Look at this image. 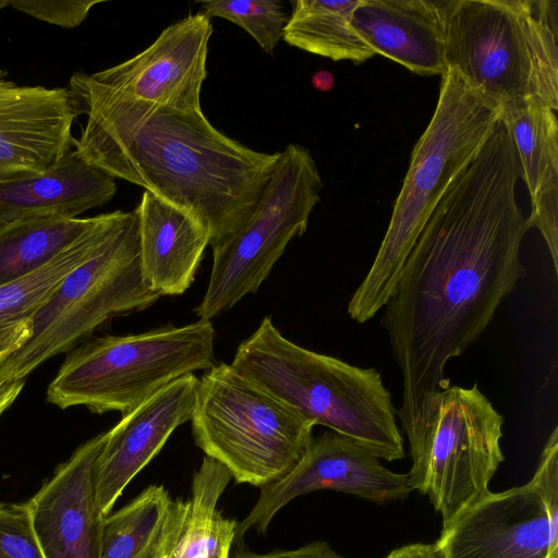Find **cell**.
Wrapping results in <instances>:
<instances>
[{
  "instance_id": "cell-1",
  "label": "cell",
  "mask_w": 558,
  "mask_h": 558,
  "mask_svg": "<svg viewBox=\"0 0 558 558\" xmlns=\"http://www.w3.org/2000/svg\"><path fill=\"white\" fill-rule=\"evenodd\" d=\"M521 175L501 119L450 183L413 245L380 319L402 375L405 433L423 402L447 388L446 365L483 333L525 277L531 228L515 197Z\"/></svg>"
},
{
  "instance_id": "cell-2",
  "label": "cell",
  "mask_w": 558,
  "mask_h": 558,
  "mask_svg": "<svg viewBox=\"0 0 558 558\" xmlns=\"http://www.w3.org/2000/svg\"><path fill=\"white\" fill-rule=\"evenodd\" d=\"M69 92L77 113L86 116L72 148L112 178L191 213L211 247L246 221L279 157L227 136L202 109L122 101L90 87L77 72Z\"/></svg>"
},
{
  "instance_id": "cell-3",
  "label": "cell",
  "mask_w": 558,
  "mask_h": 558,
  "mask_svg": "<svg viewBox=\"0 0 558 558\" xmlns=\"http://www.w3.org/2000/svg\"><path fill=\"white\" fill-rule=\"evenodd\" d=\"M231 366L314 426L351 438L378 459L404 458L397 410L376 368L307 350L269 316L240 343Z\"/></svg>"
},
{
  "instance_id": "cell-4",
  "label": "cell",
  "mask_w": 558,
  "mask_h": 558,
  "mask_svg": "<svg viewBox=\"0 0 558 558\" xmlns=\"http://www.w3.org/2000/svg\"><path fill=\"white\" fill-rule=\"evenodd\" d=\"M501 116V107L458 75H441L434 114L412 153L403 185L375 259L348 303L363 324L384 308L403 265L450 183L478 153Z\"/></svg>"
},
{
  "instance_id": "cell-5",
  "label": "cell",
  "mask_w": 558,
  "mask_h": 558,
  "mask_svg": "<svg viewBox=\"0 0 558 558\" xmlns=\"http://www.w3.org/2000/svg\"><path fill=\"white\" fill-rule=\"evenodd\" d=\"M447 71L502 108L558 109V1L447 0Z\"/></svg>"
},
{
  "instance_id": "cell-6",
  "label": "cell",
  "mask_w": 558,
  "mask_h": 558,
  "mask_svg": "<svg viewBox=\"0 0 558 558\" xmlns=\"http://www.w3.org/2000/svg\"><path fill=\"white\" fill-rule=\"evenodd\" d=\"M215 336L211 320L198 319L86 339L69 351L46 399L60 409L125 415L175 379L211 368Z\"/></svg>"
},
{
  "instance_id": "cell-7",
  "label": "cell",
  "mask_w": 558,
  "mask_h": 558,
  "mask_svg": "<svg viewBox=\"0 0 558 558\" xmlns=\"http://www.w3.org/2000/svg\"><path fill=\"white\" fill-rule=\"evenodd\" d=\"M190 421L206 457L258 487L288 473L313 440V424L226 363L198 378Z\"/></svg>"
},
{
  "instance_id": "cell-8",
  "label": "cell",
  "mask_w": 558,
  "mask_h": 558,
  "mask_svg": "<svg viewBox=\"0 0 558 558\" xmlns=\"http://www.w3.org/2000/svg\"><path fill=\"white\" fill-rule=\"evenodd\" d=\"M504 417L476 384L449 385L426 399L405 432L413 489L427 495L442 529L489 493L505 460Z\"/></svg>"
},
{
  "instance_id": "cell-9",
  "label": "cell",
  "mask_w": 558,
  "mask_h": 558,
  "mask_svg": "<svg viewBox=\"0 0 558 558\" xmlns=\"http://www.w3.org/2000/svg\"><path fill=\"white\" fill-rule=\"evenodd\" d=\"M159 298L142 270L137 215L128 211L99 251L75 268L40 310L31 339L0 366V379H25L110 318L143 311Z\"/></svg>"
},
{
  "instance_id": "cell-10",
  "label": "cell",
  "mask_w": 558,
  "mask_h": 558,
  "mask_svg": "<svg viewBox=\"0 0 558 558\" xmlns=\"http://www.w3.org/2000/svg\"><path fill=\"white\" fill-rule=\"evenodd\" d=\"M323 182L311 153L298 144L282 151L246 221L213 247V266L204 298L195 312L211 320L248 293H256L288 243L302 235L320 201Z\"/></svg>"
},
{
  "instance_id": "cell-11",
  "label": "cell",
  "mask_w": 558,
  "mask_h": 558,
  "mask_svg": "<svg viewBox=\"0 0 558 558\" xmlns=\"http://www.w3.org/2000/svg\"><path fill=\"white\" fill-rule=\"evenodd\" d=\"M210 19L201 12L167 26L157 39L133 58L87 74L90 87L122 101L175 110L201 109V89L207 77Z\"/></svg>"
},
{
  "instance_id": "cell-12",
  "label": "cell",
  "mask_w": 558,
  "mask_h": 558,
  "mask_svg": "<svg viewBox=\"0 0 558 558\" xmlns=\"http://www.w3.org/2000/svg\"><path fill=\"white\" fill-rule=\"evenodd\" d=\"M325 489L380 505L407 498L414 490L409 473H395L351 438L326 432L313 438L305 454L288 473L260 487L256 504L236 524L235 538H242L250 530L265 532L291 500Z\"/></svg>"
},
{
  "instance_id": "cell-13",
  "label": "cell",
  "mask_w": 558,
  "mask_h": 558,
  "mask_svg": "<svg viewBox=\"0 0 558 558\" xmlns=\"http://www.w3.org/2000/svg\"><path fill=\"white\" fill-rule=\"evenodd\" d=\"M434 545L442 558H558V532L533 478L489 492L441 529Z\"/></svg>"
},
{
  "instance_id": "cell-14",
  "label": "cell",
  "mask_w": 558,
  "mask_h": 558,
  "mask_svg": "<svg viewBox=\"0 0 558 558\" xmlns=\"http://www.w3.org/2000/svg\"><path fill=\"white\" fill-rule=\"evenodd\" d=\"M107 432L82 444L26 501L45 558H101L105 515L94 483Z\"/></svg>"
},
{
  "instance_id": "cell-15",
  "label": "cell",
  "mask_w": 558,
  "mask_h": 558,
  "mask_svg": "<svg viewBox=\"0 0 558 558\" xmlns=\"http://www.w3.org/2000/svg\"><path fill=\"white\" fill-rule=\"evenodd\" d=\"M197 383L194 374L175 379L122 415L107 432L94 469L96 499L105 517L174 429L191 420Z\"/></svg>"
},
{
  "instance_id": "cell-16",
  "label": "cell",
  "mask_w": 558,
  "mask_h": 558,
  "mask_svg": "<svg viewBox=\"0 0 558 558\" xmlns=\"http://www.w3.org/2000/svg\"><path fill=\"white\" fill-rule=\"evenodd\" d=\"M68 88L19 85L0 70V183L41 172L72 148Z\"/></svg>"
},
{
  "instance_id": "cell-17",
  "label": "cell",
  "mask_w": 558,
  "mask_h": 558,
  "mask_svg": "<svg viewBox=\"0 0 558 558\" xmlns=\"http://www.w3.org/2000/svg\"><path fill=\"white\" fill-rule=\"evenodd\" d=\"M447 0H360L351 24L373 49L420 75H444Z\"/></svg>"
},
{
  "instance_id": "cell-18",
  "label": "cell",
  "mask_w": 558,
  "mask_h": 558,
  "mask_svg": "<svg viewBox=\"0 0 558 558\" xmlns=\"http://www.w3.org/2000/svg\"><path fill=\"white\" fill-rule=\"evenodd\" d=\"M116 192L114 178L71 148L41 172L0 183V229L33 218H77L109 203Z\"/></svg>"
},
{
  "instance_id": "cell-19",
  "label": "cell",
  "mask_w": 558,
  "mask_h": 558,
  "mask_svg": "<svg viewBox=\"0 0 558 558\" xmlns=\"http://www.w3.org/2000/svg\"><path fill=\"white\" fill-rule=\"evenodd\" d=\"M134 210L146 282L160 296L184 293L209 245L206 229L191 213L148 191Z\"/></svg>"
},
{
  "instance_id": "cell-20",
  "label": "cell",
  "mask_w": 558,
  "mask_h": 558,
  "mask_svg": "<svg viewBox=\"0 0 558 558\" xmlns=\"http://www.w3.org/2000/svg\"><path fill=\"white\" fill-rule=\"evenodd\" d=\"M126 215L116 210L95 216L94 223L47 264L0 286V366L31 339L35 317L64 279L99 251Z\"/></svg>"
},
{
  "instance_id": "cell-21",
  "label": "cell",
  "mask_w": 558,
  "mask_h": 558,
  "mask_svg": "<svg viewBox=\"0 0 558 558\" xmlns=\"http://www.w3.org/2000/svg\"><path fill=\"white\" fill-rule=\"evenodd\" d=\"M187 501L173 500L162 485H150L105 517L101 558H163L181 533Z\"/></svg>"
},
{
  "instance_id": "cell-22",
  "label": "cell",
  "mask_w": 558,
  "mask_h": 558,
  "mask_svg": "<svg viewBox=\"0 0 558 558\" xmlns=\"http://www.w3.org/2000/svg\"><path fill=\"white\" fill-rule=\"evenodd\" d=\"M231 478L226 466L205 456L194 474L185 520L168 558H230L238 523L222 517L217 502Z\"/></svg>"
},
{
  "instance_id": "cell-23",
  "label": "cell",
  "mask_w": 558,
  "mask_h": 558,
  "mask_svg": "<svg viewBox=\"0 0 558 558\" xmlns=\"http://www.w3.org/2000/svg\"><path fill=\"white\" fill-rule=\"evenodd\" d=\"M360 0H294L292 13L282 33L288 45L333 61L349 60L355 64L375 52L351 24Z\"/></svg>"
},
{
  "instance_id": "cell-24",
  "label": "cell",
  "mask_w": 558,
  "mask_h": 558,
  "mask_svg": "<svg viewBox=\"0 0 558 558\" xmlns=\"http://www.w3.org/2000/svg\"><path fill=\"white\" fill-rule=\"evenodd\" d=\"M95 221L43 217L0 229V286L28 275L72 244Z\"/></svg>"
},
{
  "instance_id": "cell-25",
  "label": "cell",
  "mask_w": 558,
  "mask_h": 558,
  "mask_svg": "<svg viewBox=\"0 0 558 558\" xmlns=\"http://www.w3.org/2000/svg\"><path fill=\"white\" fill-rule=\"evenodd\" d=\"M531 199L558 185V120L549 107L525 104L501 109Z\"/></svg>"
},
{
  "instance_id": "cell-26",
  "label": "cell",
  "mask_w": 558,
  "mask_h": 558,
  "mask_svg": "<svg viewBox=\"0 0 558 558\" xmlns=\"http://www.w3.org/2000/svg\"><path fill=\"white\" fill-rule=\"evenodd\" d=\"M199 5L207 17L225 19L246 31L268 54L282 39L288 22L279 0H209Z\"/></svg>"
},
{
  "instance_id": "cell-27",
  "label": "cell",
  "mask_w": 558,
  "mask_h": 558,
  "mask_svg": "<svg viewBox=\"0 0 558 558\" xmlns=\"http://www.w3.org/2000/svg\"><path fill=\"white\" fill-rule=\"evenodd\" d=\"M0 558H45L27 502H0Z\"/></svg>"
},
{
  "instance_id": "cell-28",
  "label": "cell",
  "mask_w": 558,
  "mask_h": 558,
  "mask_svg": "<svg viewBox=\"0 0 558 558\" xmlns=\"http://www.w3.org/2000/svg\"><path fill=\"white\" fill-rule=\"evenodd\" d=\"M99 0H7V7L65 28L82 24Z\"/></svg>"
},
{
  "instance_id": "cell-29",
  "label": "cell",
  "mask_w": 558,
  "mask_h": 558,
  "mask_svg": "<svg viewBox=\"0 0 558 558\" xmlns=\"http://www.w3.org/2000/svg\"><path fill=\"white\" fill-rule=\"evenodd\" d=\"M230 558H343L327 542L317 541L296 549L277 550L267 554L239 551Z\"/></svg>"
},
{
  "instance_id": "cell-30",
  "label": "cell",
  "mask_w": 558,
  "mask_h": 558,
  "mask_svg": "<svg viewBox=\"0 0 558 558\" xmlns=\"http://www.w3.org/2000/svg\"><path fill=\"white\" fill-rule=\"evenodd\" d=\"M386 558H442L434 544L414 543L392 550Z\"/></svg>"
},
{
  "instance_id": "cell-31",
  "label": "cell",
  "mask_w": 558,
  "mask_h": 558,
  "mask_svg": "<svg viewBox=\"0 0 558 558\" xmlns=\"http://www.w3.org/2000/svg\"><path fill=\"white\" fill-rule=\"evenodd\" d=\"M25 385V379H0V416L15 401Z\"/></svg>"
},
{
  "instance_id": "cell-32",
  "label": "cell",
  "mask_w": 558,
  "mask_h": 558,
  "mask_svg": "<svg viewBox=\"0 0 558 558\" xmlns=\"http://www.w3.org/2000/svg\"><path fill=\"white\" fill-rule=\"evenodd\" d=\"M314 87L322 92L330 90L333 87V75L328 71H318L312 77Z\"/></svg>"
},
{
  "instance_id": "cell-33",
  "label": "cell",
  "mask_w": 558,
  "mask_h": 558,
  "mask_svg": "<svg viewBox=\"0 0 558 558\" xmlns=\"http://www.w3.org/2000/svg\"><path fill=\"white\" fill-rule=\"evenodd\" d=\"M7 7V0H0V10Z\"/></svg>"
}]
</instances>
